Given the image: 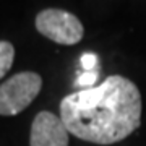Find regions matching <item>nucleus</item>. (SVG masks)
Instances as JSON below:
<instances>
[{
    "mask_svg": "<svg viewBox=\"0 0 146 146\" xmlns=\"http://www.w3.org/2000/svg\"><path fill=\"white\" fill-rule=\"evenodd\" d=\"M68 135L70 131L60 117L42 110L33 120L29 146H68Z\"/></svg>",
    "mask_w": 146,
    "mask_h": 146,
    "instance_id": "nucleus-4",
    "label": "nucleus"
},
{
    "mask_svg": "<svg viewBox=\"0 0 146 146\" xmlns=\"http://www.w3.org/2000/svg\"><path fill=\"white\" fill-rule=\"evenodd\" d=\"M60 119L80 140L112 145L141 123V94L131 80L112 75L99 86L80 89L60 102Z\"/></svg>",
    "mask_w": 146,
    "mask_h": 146,
    "instance_id": "nucleus-1",
    "label": "nucleus"
},
{
    "mask_svg": "<svg viewBox=\"0 0 146 146\" xmlns=\"http://www.w3.org/2000/svg\"><path fill=\"white\" fill-rule=\"evenodd\" d=\"M15 60V47L8 41H0V78H3Z\"/></svg>",
    "mask_w": 146,
    "mask_h": 146,
    "instance_id": "nucleus-5",
    "label": "nucleus"
},
{
    "mask_svg": "<svg viewBox=\"0 0 146 146\" xmlns=\"http://www.w3.org/2000/svg\"><path fill=\"white\" fill-rule=\"evenodd\" d=\"M36 29L47 39L63 46L78 44L84 34L81 21L73 13L58 8L39 11L36 16Z\"/></svg>",
    "mask_w": 146,
    "mask_h": 146,
    "instance_id": "nucleus-3",
    "label": "nucleus"
},
{
    "mask_svg": "<svg viewBox=\"0 0 146 146\" xmlns=\"http://www.w3.org/2000/svg\"><path fill=\"white\" fill-rule=\"evenodd\" d=\"M42 78L34 72H20L0 84V115H16L37 98Z\"/></svg>",
    "mask_w": 146,
    "mask_h": 146,
    "instance_id": "nucleus-2",
    "label": "nucleus"
},
{
    "mask_svg": "<svg viewBox=\"0 0 146 146\" xmlns=\"http://www.w3.org/2000/svg\"><path fill=\"white\" fill-rule=\"evenodd\" d=\"M98 55L91 52H86L81 55V67L84 68V72H98Z\"/></svg>",
    "mask_w": 146,
    "mask_h": 146,
    "instance_id": "nucleus-7",
    "label": "nucleus"
},
{
    "mask_svg": "<svg viewBox=\"0 0 146 146\" xmlns=\"http://www.w3.org/2000/svg\"><path fill=\"white\" fill-rule=\"evenodd\" d=\"M99 78V72H84L81 73L76 80V86H81L83 89L88 88H94V84Z\"/></svg>",
    "mask_w": 146,
    "mask_h": 146,
    "instance_id": "nucleus-6",
    "label": "nucleus"
}]
</instances>
